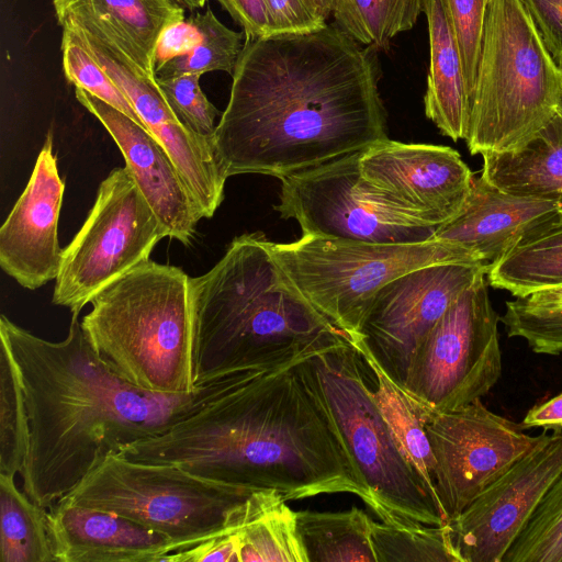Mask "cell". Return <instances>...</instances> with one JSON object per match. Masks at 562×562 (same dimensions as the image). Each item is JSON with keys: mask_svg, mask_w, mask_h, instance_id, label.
<instances>
[{"mask_svg": "<svg viewBox=\"0 0 562 562\" xmlns=\"http://www.w3.org/2000/svg\"><path fill=\"white\" fill-rule=\"evenodd\" d=\"M376 50L330 25L246 38L213 135L227 178L282 179L386 139Z\"/></svg>", "mask_w": 562, "mask_h": 562, "instance_id": "cell-1", "label": "cell"}, {"mask_svg": "<svg viewBox=\"0 0 562 562\" xmlns=\"http://www.w3.org/2000/svg\"><path fill=\"white\" fill-rule=\"evenodd\" d=\"M314 356L247 369L227 390L119 454L221 483L273 488L286 501L350 493L367 503L312 370Z\"/></svg>", "mask_w": 562, "mask_h": 562, "instance_id": "cell-2", "label": "cell"}, {"mask_svg": "<svg viewBox=\"0 0 562 562\" xmlns=\"http://www.w3.org/2000/svg\"><path fill=\"white\" fill-rule=\"evenodd\" d=\"M0 340L13 356L27 412L29 447L20 474L23 492L46 509L108 457L166 429L245 372L218 375L188 394L135 387L98 358L79 313H72L60 341L41 338L1 315Z\"/></svg>", "mask_w": 562, "mask_h": 562, "instance_id": "cell-3", "label": "cell"}, {"mask_svg": "<svg viewBox=\"0 0 562 562\" xmlns=\"http://www.w3.org/2000/svg\"><path fill=\"white\" fill-rule=\"evenodd\" d=\"M267 240L260 232L237 236L211 270L190 279L196 384L350 344L292 285Z\"/></svg>", "mask_w": 562, "mask_h": 562, "instance_id": "cell-4", "label": "cell"}, {"mask_svg": "<svg viewBox=\"0 0 562 562\" xmlns=\"http://www.w3.org/2000/svg\"><path fill=\"white\" fill-rule=\"evenodd\" d=\"M190 279L148 260L91 300L81 326L98 358L135 387L165 394L196 391V326Z\"/></svg>", "mask_w": 562, "mask_h": 562, "instance_id": "cell-5", "label": "cell"}, {"mask_svg": "<svg viewBox=\"0 0 562 562\" xmlns=\"http://www.w3.org/2000/svg\"><path fill=\"white\" fill-rule=\"evenodd\" d=\"M562 104V69L521 0H491L465 138L471 155L516 149Z\"/></svg>", "mask_w": 562, "mask_h": 562, "instance_id": "cell-6", "label": "cell"}, {"mask_svg": "<svg viewBox=\"0 0 562 562\" xmlns=\"http://www.w3.org/2000/svg\"><path fill=\"white\" fill-rule=\"evenodd\" d=\"M259 491L209 480L176 465L112 454L60 499L126 517L168 537L182 550L236 532L256 512Z\"/></svg>", "mask_w": 562, "mask_h": 562, "instance_id": "cell-7", "label": "cell"}, {"mask_svg": "<svg viewBox=\"0 0 562 562\" xmlns=\"http://www.w3.org/2000/svg\"><path fill=\"white\" fill-rule=\"evenodd\" d=\"M367 505L390 524H445L437 504L408 462L368 380V366L351 345L310 359Z\"/></svg>", "mask_w": 562, "mask_h": 562, "instance_id": "cell-8", "label": "cell"}, {"mask_svg": "<svg viewBox=\"0 0 562 562\" xmlns=\"http://www.w3.org/2000/svg\"><path fill=\"white\" fill-rule=\"evenodd\" d=\"M267 246L299 293L350 341L358 336L372 299L391 280L430 265H481L462 246L437 238L364 243L302 235L291 243L267 240Z\"/></svg>", "mask_w": 562, "mask_h": 562, "instance_id": "cell-9", "label": "cell"}, {"mask_svg": "<svg viewBox=\"0 0 562 562\" xmlns=\"http://www.w3.org/2000/svg\"><path fill=\"white\" fill-rule=\"evenodd\" d=\"M167 232L126 167L110 171L74 239L63 249L53 303L80 313L111 282L150 260Z\"/></svg>", "mask_w": 562, "mask_h": 562, "instance_id": "cell-10", "label": "cell"}, {"mask_svg": "<svg viewBox=\"0 0 562 562\" xmlns=\"http://www.w3.org/2000/svg\"><path fill=\"white\" fill-rule=\"evenodd\" d=\"M498 322L481 273L419 346L403 387L430 413L459 409L487 395L503 370Z\"/></svg>", "mask_w": 562, "mask_h": 562, "instance_id": "cell-11", "label": "cell"}, {"mask_svg": "<svg viewBox=\"0 0 562 562\" xmlns=\"http://www.w3.org/2000/svg\"><path fill=\"white\" fill-rule=\"evenodd\" d=\"M360 151L289 175L274 209L295 220L303 235L364 243H419L435 227L369 189L359 170Z\"/></svg>", "mask_w": 562, "mask_h": 562, "instance_id": "cell-12", "label": "cell"}, {"mask_svg": "<svg viewBox=\"0 0 562 562\" xmlns=\"http://www.w3.org/2000/svg\"><path fill=\"white\" fill-rule=\"evenodd\" d=\"M426 431L435 458V493L445 522L465 509L540 440L487 409L481 400L431 413Z\"/></svg>", "mask_w": 562, "mask_h": 562, "instance_id": "cell-13", "label": "cell"}, {"mask_svg": "<svg viewBox=\"0 0 562 562\" xmlns=\"http://www.w3.org/2000/svg\"><path fill=\"white\" fill-rule=\"evenodd\" d=\"M481 273H486L482 265L449 262L418 268L391 280L372 299L351 341L363 344L403 386L419 346Z\"/></svg>", "mask_w": 562, "mask_h": 562, "instance_id": "cell-14", "label": "cell"}, {"mask_svg": "<svg viewBox=\"0 0 562 562\" xmlns=\"http://www.w3.org/2000/svg\"><path fill=\"white\" fill-rule=\"evenodd\" d=\"M77 40L126 94L145 127L167 150L202 218H211L224 200L227 179L213 138L188 128L169 106L155 76L139 68L108 37L80 30Z\"/></svg>", "mask_w": 562, "mask_h": 562, "instance_id": "cell-15", "label": "cell"}, {"mask_svg": "<svg viewBox=\"0 0 562 562\" xmlns=\"http://www.w3.org/2000/svg\"><path fill=\"white\" fill-rule=\"evenodd\" d=\"M561 473L562 430H543L530 451L447 521L463 562H502Z\"/></svg>", "mask_w": 562, "mask_h": 562, "instance_id": "cell-16", "label": "cell"}, {"mask_svg": "<svg viewBox=\"0 0 562 562\" xmlns=\"http://www.w3.org/2000/svg\"><path fill=\"white\" fill-rule=\"evenodd\" d=\"M359 170L369 189L435 228L460 211L474 178L449 146L389 138L360 151Z\"/></svg>", "mask_w": 562, "mask_h": 562, "instance_id": "cell-17", "label": "cell"}, {"mask_svg": "<svg viewBox=\"0 0 562 562\" xmlns=\"http://www.w3.org/2000/svg\"><path fill=\"white\" fill-rule=\"evenodd\" d=\"M64 191L49 132L24 191L0 228V266L25 289H38L59 273L58 220Z\"/></svg>", "mask_w": 562, "mask_h": 562, "instance_id": "cell-18", "label": "cell"}, {"mask_svg": "<svg viewBox=\"0 0 562 562\" xmlns=\"http://www.w3.org/2000/svg\"><path fill=\"white\" fill-rule=\"evenodd\" d=\"M75 95L120 148L125 167L168 237L190 245L202 216L164 146L147 128L85 89L75 88Z\"/></svg>", "mask_w": 562, "mask_h": 562, "instance_id": "cell-19", "label": "cell"}, {"mask_svg": "<svg viewBox=\"0 0 562 562\" xmlns=\"http://www.w3.org/2000/svg\"><path fill=\"white\" fill-rule=\"evenodd\" d=\"M560 218L558 202L507 193L480 175L460 211L434 237L462 246L488 271L520 240Z\"/></svg>", "mask_w": 562, "mask_h": 562, "instance_id": "cell-20", "label": "cell"}, {"mask_svg": "<svg viewBox=\"0 0 562 562\" xmlns=\"http://www.w3.org/2000/svg\"><path fill=\"white\" fill-rule=\"evenodd\" d=\"M55 562H160L181 547L112 512L58 501L47 509Z\"/></svg>", "mask_w": 562, "mask_h": 562, "instance_id": "cell-21", "label": "cell"}, {"mask_svg": "<svg viewBox=\"0 0 562 562\" xmlns=\"http://www.w3.org/2000/svg\"><path fill=\"white\" fill-rule=\"evenodd\" d=\"M58 25L94 30L155 76L154 57L164 31L184 20L176 0H53Z\"/></svg>", "mask_w": 562, "mask_h": 562, "instance_id": "cell-22", "label": "cell"}, {"mask_svg": "<svg viewBox=\"0 0 562 562\" xmlns=\"http://www.w3.org/2000/svg\"><path fill=\"white\" fill-rule=\"evenodd\" d=\"M430 65L425 114L440 133L458 142L468 136L470 100L459 46L441 0H424Z\"/></svg>", "mask_w": 562, "mask_h": 562, "instance_id": "cell-23", "label": "cell"}, {"mask_svg": "<svg viewBox=\"0 0 562 562\" xmlns=\"http://www.w3.org/2000/svg\"><path fill=\"white\" fill-rule=\"evenodd\" d=\"M481 176L520 196L555 201L562 220V104L522 146L482 156Z\"/></svg>", "mask_w": 562, "mask_h": 562, "instance_id": "cell-24", "label": "cell"}, {"mask_svg": "<svg viewBox=\"0 0 562 562\" xmlns=\"http://www.w3.org/2000/svg\"><path fill=\"white\" fill-rule=\"evenodd\" d=\"M350 344L359 351L373 373L374 398L405 457L437 504L435 458L425 427L431 413L384 371L363 344L359 341H351Z\"/></svg>", "mask_w": 562, "mask_h": 562, "instance_id": "cell-25", "label": "cell"}, {"mask_svg": "<svg viewBox=\"0 0 562 562\" xmlns=\"http://www.w3.org/2000/svg\"><path fill=\"white\" fill-rule=\"evenodd\" d=\"M487 283L514 297L562 284V220L533 232L486 272Z\"/></svg>", "mask_w": 562, "mask_h": 562, "instance_id": "cell-26", "label": "cell"}, {"mask_svg": "<svg viewBox=\"0 0 562 562\" xmlns=\"http://www.w3.org/2000/svg\"><path fill=\"white\" fill-rule=\"evenodd\" d=\"M307 562H376L372 521L362 509L295 512Z\"/></svg>", "mask_w": 562, "mask_h": 562, "instance_id": "cell-27", "label": "cell"}, {"mask_svg": "<svg viewBox=\"0 0 562 562\" xmlns=\"http://www.w3.org/2000/svg\"><path fill=\"white\" fill-rule=\"evenodd\" d=\"M283 495L262 492L256 513L237 530L238 562H307L296 515Z\"/></svg>", "mask_w": 562, "mask_h": 562, "instance_id": "cell-28", "label": "cell"}, {"mask_svg": "<svg viewBox=\"0 0 562 562\" xmlns=\"http://www.w3.org/2000/svg\"><path fill=\"white\" fill-rule=\"evenodd\" d=\"M0 561L55 562L47 509L21 492L14 476L0 474Z\"/></svg>", "mask_w": 562, "mask_h": 562, "instance_id": "cell-29", "label": "cell"}, {"mask_svg": "<svg viewBox=\"0 0 562 562\" xmlns=\"http://www.w3.org/2000/svg\"><path fill=\"white\" fill-rule=\"evenodd\" d=\"M423 8L424 0H335L333 14L356 42L383 49L414 26Z\"/></svg>", "mask_w": 562, "mask_h": 562, "instance_id": "cell-30", "label": "cell"}, {"mask_svg": "<svg viewBox=\"0 0 562 562\" xmlns=\"http://www.w3.org/2000/svg\"><path fill=\"white\" fill-rule=\"evenodd\" d=\"M376 562H463L449 522L442 525L372 521Z\"/></svg>", "mask_w": 562, "mask_h": 562, "instance_id": "cell-31", "label": "cell"}, {"mask_svg": "<svg viewBox=\"0 0 562 562\" xmlns=\"http://www.w3.org/2000/svg\"><path fill=\"white\" fill-rule=\"evenodd\" d=\"M29 447V420L21 378L0 340V474H21Z\"/></svg>", "mask_w": 562, "mask_h": 562, "instance_id": "cell-32", "label": "cell"}, {"mask_svg": "<svg viewBox=\"0 0 562 562\" xmlns=\"http://www.w3.org/2000/svg\"><path fill=\"white\" fill-rule=\"evenodd\" d=\"M192 19L200 32V40L189 52L159 67L155 77L184 74L202 76L211 71L233 75L244 46L241 40L245 34L225 26L211 9L196 13Z\"/></svg>", "mask_w": 562, "mask_h": 562, "instance_id": "cell-33", "label": "cell"}, {"mask_svg": "<svg viewBox=\"0 0 562 562\" xmlns=\"http://www.w3.org/2000/svg\"><path fill=\"white\" fill-rule=\"evenodd\" d=\"M502 562H562V473L544 494Z\"/></svg>", "mask_w": 562, "mask_h": 562, "instance_id": "cell-34", "label": "cell"}, {"mask_svg": "<svg viewBox=\"0 0 562 562\" xmlns=\"http://www.w3.org/2000/svg\"><path fill=\"white\" fill-rule=\"evenodd\" d=\"M61 53L64 74L69 83L85 89L145 127L126 94L68 31H63Z\"/></svg>", "mask_w": 562, "mask_h": 562, "instance_id": "cell-35", "label": "cell"}, {"mask_svg": "<svg viewBox=\"0 0 562 562\" xmlns=\"http://www.w3.org/2000/svg\"><path fill=\"white\" fill-rule=\"evenodd\" d=\"M510 338H520L538 355L562 353V310H541L522 304L517 297L505 303L499 316Z\"/></svg>", "mask_w": 562, "mask_h": 562, "instance_id": "cell-36", "label": "cell"}, {"mask_svg": "<svg viewBox=\"0 0 562 562\" xmlns=\"http://www.w3.org/2000/svg\"><path fill=\"white\" fill-rule=\"evenodd\" d=\"M156 82L177 117L194 133L213 138L220 111L200 87L201 75L184 74L155 77Z\"/></svg>", "mask_w": 562, "mask_h": 562, "instance_id": "cell-37", "label": "cell"}, {"mask_svg": "<svg viewBox=\"0 0 562 562\" xmlns=\"http://www.w3.org/2000/svg\"><path fill=\"white\" fill-rule=\"evenodd\" d=\"M441 1L459 46L471 108L485 14L491 0Z\"/></svg>", "mask_w": 562, "mask_h": 562, "instance_id": "cell-38", "label": "cell"}, {"mask_svg": "<svg viewBox=\"0 0 562 562\" xmlns=\"http://www.w3.org/2000/svg\"><path fill=\"white\" fill-rule=\"evenodd\" d=\"M270 35L305 33L326 26V20L306 0H266Z\"/></svg>", "mask_w": 562, "mask_h": 562, "instance_id": "cell-39", "label": "cell"}, {"mask_svg": "<svg viewBox=\"0 0 562 562\" xmlns=\"http://www.w3.org/2000/svg\"><path fill=\"white\" fill-rule=\"evenodd\" d=\"M550 56L562 69V0H521Z\"/></svg>", "mask_w": 562, "mask_h": 562, "instance_id": "cell-40", "label": "cell"}, {"mask_svg": "<svg viewBox=\"0 0 562 562\" xmlns=\"http://www.w3.org/2000/svg\"><path fill=\"white\" fill-rule=\"evenodd\" d=\"M236 532L216 536L194 547L173 552L167 555L164 559V562H238V542Z\"/></svg>", "mask_w": 562, "mask_h": 562, "instance_id": "cell-41", "label": "cell"}, {"mask_svg": "<svg viewBox=\"0 0 562 562\" xmlns=\"http://www.w3.org/2000/svg\"><path fill=\"white\" fill-rule=\"evenodd\" d=\"M199 40L200 32L192 16L167 27L157 43L154 71L167 61L189 52Z\"/></svg>", "mask_w": 562, "mask_h": 562, "instance_id": "cell-42", "label": "cell"}, {"mask_svg": "<svg viewBox=\"0 0 562 562\" xmlns=\"http://www.w3.org/2000/svg\"><path fill=\"white\" fill-rule=\"evenodd\" d=\"M244 29L246 38L270 35L266 0H215Z\"/></svg>", "mask_w": 562, "mask_h": 562, "instance_id": "cell-43", "label": "cell"}, {"mask_svg": "<svg viewBox=\"0 0 562 562\" xmlns=\"http://www.w3.org/2000/svg\"><path fill=\"white\" fill-rule=\"evenodd\" d=\"M520 426L522 429L540 427L544 430H562V392L530 408L522 418Z\"/></svg>", "mask_w": 562, "mask_h": 562, "instance_id": "cell-44", "label": "cell"}, {"mask_svg": "<svg viewBox=\"0 0 562 562\" xmlns=\"http://www.w3.org/2000/svg\"><path fill=\"white\" fill-rule=\"evenodd\" d=\"M522 304L541 310H562V284L531 292L526 297H517Z\"/></svg>", "mask_w": 562, "mask_h": 562, "instance_id": "cell-45", "label": "cell"}, {"mask_svg": "<svg viewBox=\"0 0 562 562\" xmlns=\"http://www.w3.org/2000/svg\"><path fill=\"white\" fill-rule=\"evenodd\" d=\"M306 2L325 20L334 11L335 0H306Z\"/></svg>", "mask_w": 562, "mask_h": 562, "instance_id": "cell-46", "label": "cell"}, {"mask_svg": "<svg viewBox=\"0 0 562 562\" xmlns=\"http://www.w3.org/2000/svg\"><path fill=\"white\" fill-rule=\"evenodd\" d=\"M179 4H181L186 9H199L205 4L206 0H176Z\"/></svg>", "mask_w": 562, "mask_h": 562, "instance_id": "cell-47", "label": "cell"}]
</instances>
